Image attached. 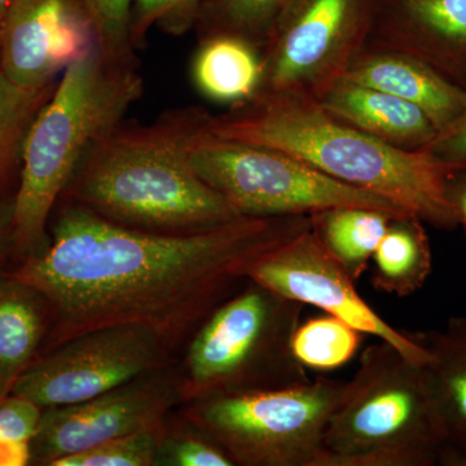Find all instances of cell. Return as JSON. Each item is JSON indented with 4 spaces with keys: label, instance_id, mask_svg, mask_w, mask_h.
Segmentation results:
<instances>
[{
    "label": "cell",
    "instance_id": "cell-1",
    "mask_svg": "<svg viewBox=\"0 0 466 466\" xmlns=\"http://www.w3.org/2000/svg\"><path fill=\"white\" fill-rule=\"evenodd\" d=\"M45 249L9 274L47 302L46 352L92 330L140 325L170 351L247 281L254 260L311 228L309 217L238 218L191 233L119 225L60 200Z\"/></svg>",
    "mask_w": 466,
    "mask_h": 466
},
{
    "label": "cell",
    "instance_id": "cell-2",
    "mask_svg": "<svg viewBox=\"0 0 466 466\" xmlns=\"http://www.w3.org/2000/svg\"><path fill=\"white\" fill-rule=\"evenodd\" d=\"M208 131L284 150L339 182L392 202L435 228L452 231L459 227L447 198L453 168L428 149H401L376 139L306 95H257L229 106L223 115H211Z\"/></svg>",
    "mask_w": 466,
    "mask_h": 466
},
{
    "label": "cell",
    "instance_id": "cell-3",
    "mask_svg": "<svg viewBox=\"0 0 466 466\" xmlns=\"http://www.w3.org/2000/svg\"><path fill=\"white\" fill-rule=\"evenodd\" d=\"M211 113L167 110L150 124L126 125L97 144L61 200L146 231H205L242 218L193 170L189 155Z\"/></svg>",
    "mask_w": 466,
    "mask_h": 466
},
{
    "label": "cell",
    "instance_id": "cell-4",
    "mask_svg": "<svg viewBox=\"0 0 466 466\" xmlns=\"http://www.w3.org/2000/svg\"><path fill=\"white\" fill-rule=\"evenodd\" d=\"M143 94L137 61L113 60L97 46L61 75L24 146L12 253L24 259L45 249L52 213L76 171Z\"/></svg>",
    "mask_w": 466,
    "mask_h": 466
},
{
    "label": "cell",
    "instance_id": "cell-5",
    "mask_svg": "<svg viewBox=\"0 0 466 466\" xmlns=\"http://www.w3.org/2000/svg\"><path fill=\"white\" fill-rule=\"evenodd\" d=\"M323 446L320 466H451L421 366L383 341L361 354Z\"/></svg>",
    "mask_w": 466,
    "mask_h": 466
},
{
    "label": "cell",
    "instance_id": "cell-6",
    "mask_svg": "<svg viewBox=\"0 0 466 466\" xmlns=\"http://www.w3.org/2000/svg\"><path fill=\"white\" fill-rule=\"evenodd\" d=\"M303 308L247 279V287L217 306L189 339L177 376L182 401L309 382L291 348Z\"/></svg>",
    "mask_w": 466,
    "mask_h": 466
},
{
    "label": "cell",
    "instance_id": "cell-7",
    "mask_svg": "<svg viewBox=\"0 0 466 466\" xmlns=\"http://www.w3.org/2000/svg\"><path fill=\"white\" fill-rule=\"evenodd\" d=\"M346 382L319 377L275 390L192 401L184 420L240 466H320L324 434Z\"/></svg>",
    "mask_w": 466,
    "mask_h": 466
},
{
    "label": "cell",
    "instance_id": "cell-8",
    "mask_svg": "<svg viewBox=\"0 0 466 466\" xmlns=\"http://www.w3.org/2000/svg\"><path fill=\"white\" fill-rule=\"evenodd\" d=\"M189 161L198 177L244 218L309 217L343 207L408 214L284 150L225 139L208 130L193 144Z\"/></svg>",
    "mask_w": 466,
    "mask_h": 466
},
{
    "label": "cell",
    "instance_id": "cell-9",
    "mask_svg": "<svg viewBox=\"0 0 466 466\" xmlns=\"http://www.w3.org/2000/svg\"><path fill=\"white\" fill-rule=\"evenodd\" d=\"M377 5L379 0H294L263 47L259 94L320 100L366 47Z\"/></svg>",
    "mask_w": 466,
    "mask_h": 466
},
{
    "label": "cell",
    "instance_id": "cell-10",
    "mask_svg": "<svg viewBox=\"0 0 466 466\" xmlns=\"http://www.w3.org/2000/svg\"><path fill=\"white\" fill-rule=\"evenodd\" d=\"M170 352L157 334L140 325L92 330L36 358L11 394L42 410L81 403L167 370Z\"/></svg>",
    "mask_w": 466,
    "mask_h": 466
},
{
    "label": "cell",
    "instance_id": "cell-11",
    "mask_svg": "<svg viewBox=\"0 0 466 466\" xmlns=\"http://www.w3.org/2000/svg\"><path fill=\"white\" fill-rule=\"evenodd\" d=\"M247 279L300 305L315 306L341 319L364 336L390 343L413 363L428 360V352L377 314L355 288V280L325 250L309 228L254 260Z\"/></svg>",
    "mask_w": 466,
    "mask_h": 466
},
{
    "label": "cell",
    "instance_id": "cell-12",
    "mask_svg": "<svg viewBox=\"0 0 466 466\" xmlns=\"http://www.w3.org/2000/svg\"><path fill=\"white\" fill-rule=\"evenodd\" d=\"M179 401L177 377L161 370L90 400L45 408L30 441V462L52 466L116 438L162 428Z\"/></svg>",
    "mask_w": 466,
    "mask_h": 466
},
{
    "label": "cell",
    "instance_id": "cell-13",
    "mask_svg": "<svg viewBox=\"0 0 466 466\" xmlns=\"http://www.w3.org/2000/svg\"><path fill=\"white\" fill-rule=\"evenodd\" d=\"M84 0H14L0 21V73L39 88L96 47Z\"/></svg>",
    "mask_w": 466,
    "mask_h": 466
},
{
    "label": "cell",
    "instance_id": "cell-14",
    "mask_svg": "<svg viewBox=\"0 0 466 466\" xmlns=\"http://www.w3.org/2000/svg\"><path fill=\"white\" fill-rule=\"evenodd\" d=\"M366 46L419 58L466 90V0H379Z\"/></svg>",
    "mask_w": 466,
    "mask_h": 466
},
{
    "label": "cell",
    "instance_id": "cell-15",
    "mask_svg": "<svg viewBox=\"0 0 466 466\" xmlns=\"http://www.w3.org/2000/svg\"><path fill=\"white\" fill-rule=\"evenodd\" d=\"M342 79L408 101L429 116L438 133L458 121L466 110L465 88L403 52L366 46Z\"/></svg>",
    "mask_w": 466,
    "mask_h": 466
},
{
    "label": "cell",
    "instance_id": "cell-16",
    "mask_svg": "<svg viewBox=\"0 0 466 466\" xmlns=\"http://www.w3.org/2000/svg\"><path fill=\"white\" fill-rule=\"evenodd\" d=\"M410 334L428 352L421 368L451 466H466V317L450 318L441 329Z\"/></svg>",
    "mask_w": 466,
    "mask_h": 466
},
{
    "label": "cell",
    "instance_id": "cell-17",
    "mask_svg": "<svg viewBox=\"0 0 466 466\" xmlns=\"http://www.w3.org/2000/svg\"><path fill=\"white\" fill-rule=\"evenodd\" d=\"M319 103L346 124L398 148L424 149L438 134L429 116L408 101L345 79Z\"/></svg>",
    "mask_w": 466,
    "mask_h": 466
},
{
    "label": "cell",
    "instance_id": "cell-18",
    "mask_svg": "<svg viewBox=\"0 0 466 466\" xmlns=\"http://www.w3.org/2000/svg\"><path fill=\"white\" fill-rule=\"evenodd\" d=\"M263 72V48L233 34L200 36L191 63L196 90L208 100L229 106L259 94Z\"/></svg>",
    "mask_w": 466,
    "mask_h": 466
},
{
    "label": "cell",
    "instance_id": "cell-19",
    "mask_svg": "<svg viewBox=\"0 0 466 466\" xmlns=\"http://www.w3.org/2000/svg\"><path fill=\"white\" fill-rule=\"evenodd\" d=\"M48 327L50 309L46 299L0 268V401L38 358Z\"/></svg>",
    "mask_w": 466,
    "mask_h": 466
},
{
    "label": "cell",
    "instance_id": "cell-20",
    "mask_svg": "<svg viewBox=\"0 0 466 466\" xmlns=\"http://www.w3.org/2000/svg\"><path fill=\"white\" fill-rule=\"evenodd\" d=\"M372 285L391 296H412L433 271L431 241L420 218H392L373 254Z\"/></svg>",
    "mask_w": 466,
    "mask_h": 466
},
{
    "label": "cell",
    "instance_id": "cell-21",
    "mask_svg": "<svg viewBox=\"0 0 466 466\" xmlns=\"http://www.w3.org/2000/svg\"><path fill=\"white\" fill-rule=\"evenodd\" d=\"M394 217L389 211L361 207L334 208L309 216L318 240L355 281L366 272Z\"/></svg>",
    "mask_w": 466,
    "mask_h": 466
},
{
    "label": "cell",
    "instance_id": "cell-22",
    "mask_svg": "<svg viewBox=\"0 0 466 466\" xmlns=\"http://www.w3.org/2000/svg\"><path fill=\"white\" fill-rule=\"evenodd\" d=\"M57 81L26 88L12 84L0 73V198L15 196L12 189H17L27 134Z\"/></svg>",
    "mask_w": 466,
    "mask_h": 466
},
{
    "label": "cell",
    "instance_id": "cell-23",
    "mask_svg": "<svg viewBox=\"0 0 466 466\" xmlns=\"http://www.w3.org/2000/svg\"><path fill=\"white\" fill-rule=\"evenodd\" d=\"M294 0H210L198 18L200 36L233 34L265 47L276 24Z\"/></svg>",
    "mask_w": 466,
    "mask_h": 466
},
{
    "label": "cell",
    "instance_id": "cell-24",
    "mask_svg": "<svg viewBox=\"0 0 466 466\" xmlns=\"http://www.w3.org/2000/svg\"><path fill=\"white\" fill-rule=\"evenodd\" d=\"M364 334L341 319L325 314L299 323L291 348L306 370H332L345 366L357 354Z\"/></svg>",
    "mask_w": 466,
    "mask_h": 466
},
{
    "label": "cell",
    "instance_id": "cell-25",
    "mask_svg": "<svg viewBox=\"0 0 466 466\" xmlns=\"http://www.w3.org/2000/svg\"><path fill=\"white\" fill-rule=\"evenodd\" d=\"M167 425L116 438L76 455L57 460L52 466H153Z\"/></svg>",
    "mask_w": 466,
    "mask_h": 466
},
{
    "label": "cell",
    "instance_id": "cell-26",
    "mask_svg": "<svg viewBox=\"0 0 466 466\" xmlns=\"http://www.w3.org/2000/svg\"><path fill=\"white\" fill-rule=\"evenodd\" d=\"M210 0H134L131 41L135 50L146 45L153 27L180 36L198 25L202 9Z\"/></svg>",
    "mask_w": 466,
    "mask_h": 466
},
{
    "label": "cell",
    "instance_id": "cell-27",
    "mask_svg": "<svg viewBox=\"0 0 466 466\" xmlns=\"http://www.w3.org/2000/svg\"><path fill=\"white\" fill-rule=\"evenodd\" d=\"M84 3L101 54L113 60L137 61L131 41L134 0H84Z\"/></svg>",
    "mask_w": 466,
    "mask_h": 466
},
{
    "label": "cell",
    "instance_id": "cell-28",
    "mask_svg": "<svg viewBox=\"0 0 466 466\" xmlns=\"http://www.w3.org/2000/svg\"><path fill=\"white\" fill-rule=\"evenodd\" d=\"M158 465L235 466L231 458L207 434L186 421L177 434L165 431L158 451Z\"/></svg>",
    "mask_w": 466,
    "mask_h": 466
},
{
    "label": "cell",
    "instance_id": "cell-29",
    "mask_svg": "<svg viewBox=\"0 0 466 466\" xmlns=\"http://www.w3.org/2000/svg\"><path fill=\"white\" fill-rule=\"evenodd\" d=\"M42 410L34 401L9 394L0 401V441L30 443L41 421Z\"/></svg>",
    "mask_w": 466,
    "mask_h": 466
},
{
    "label": "cell",
    "instance_id": "cell-30",
    "mask_svg": "<svg viewBox=\"0 0 466 466\" xmlns=\"http://www.w3.org/2000/svg\"><path fill=\"white\" fill-rule=\"evenodd\" d=\"M425 149L453 170H466V110L458 121L440 131Z\"/></svg>",
    "mask_w": 466,
    "mask_h": 466
},
{
    "label": "cell",
    "instance_id": "cell-31",
    "mask_svg": "<svg viewBox=\"0 0 466 466\" xmlns=\"http://www.w3.org/2000/svg\"><path fill=\"white\" fill-rule=\"evenodd\" d=\"M447 198L458 216L459 226L466 235V170L453 171L447 180Z\"/></svg>",
    "mask_w": 466,
    "mask_h": 466
},
{
    "label": "cell",
    "instance_id": "cell-32",
    "mask_svg": "<svg viewBox=\"0 0 466 466\" xmlns=\"http://www.w3.org/2000/svg\"><path fill=\"white\" fill-rule=\"evenodd\" d=\"M15 196L0 198V265L12 253V229H14Z\"/></svg>",
    "mask_w": 466,
    "mask_h": 466
},
{
    "label": "cell",
    "instance_id": "cell-33",
    "mask_svg": "<svg viewBox=\"0 0 466 466\" xmlns=\"http://www.w3.org/2000/svg\"><path fill=\"white\" fill-rule=\"evenodd\" d=\"M30 459V443L0 441V466H24Z\"/></svg>",
    "mask_w": 466,
    "mask_h": 466
},
{
    "label": "cell",
    "instance_id": "cell-34",
    "mask_svg": "<svg viewBox=\"0 0 466 466\" xmlns=\"http://www.w3.org/2000/svg\"><path fill=\"white\" fill-rule=\"evenodd\" d=\"M12 2H14V0H0V21H2V18L5 17V12H7V9L9 8V5H12Z\"/></svg>",
    "mask_w": 466,
    "mask_h": 466
}]
</instances>
